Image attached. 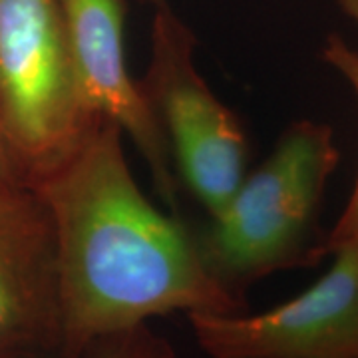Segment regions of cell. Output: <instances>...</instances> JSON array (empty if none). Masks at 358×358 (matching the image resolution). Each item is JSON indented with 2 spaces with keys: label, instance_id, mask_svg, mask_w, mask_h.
I'll use <instances>...</instances> for the list:
<instances>
[{
  "label": "cell",
  "instance_id": "obj_12",
  "mask_svg": "<svg viewBox=\"0 0 358 358\" xmlns=\"http://www.w3.org/2000/svg\"><path fill=\"white\" fill-rule=\"evenodd\" d=\"M141 2H145V4H152V6H159V4H164L166 0H141Z\"/></svg>",
  "mask_w": 358,
  "mask_h": 358
},
{
  "label": "cell",
  "instance_id": "obj_10",
  "mask_svg": "<svg viewBox=\"0 0 358 358\" xmlns=\"http://www.w3.org/2000/svg\"><path fill=\"white\" fill-rule=\"evenodd\" d=\"M10 183H20V181L14 176L10 157L6 152V143H4V136H2V128H0V187L10 185Z\"/></svg>",
  "mask_w": 358,
  "mask_h": 358
},
{
  "label": "cell",
  "instance_id": "obj_9",
  "mask_svg": "<svg viewBox=\"0 0 358 358\" xmlns=\"http://www.w3.org/2000/svg\"><path fill=\"white\" fill-rule=\"evenodd\" d=\"M84 358H176V350L166 336L140 324L122 333L98 338Z\"/></svg>",
  "mask_w": 358,
  "mask_h": 358
},
{
  "label": "cell",
  "instance_id": "obj_6",
  "mask_svg": "<svg viewBox=\"0 0 358 358\" xmlns=\"http://www.w3.org/2000/svg\"><path fill=\"white\" fill-rule=\"evenodd\" d=\"M82 96L138 148L164 201L176 207L179 183L162 128L126 60L124 0H60Z\"/></svg>",
  "mask_w": 358,
  "mask_h": 358
},
{
  "label": "cell",
  "instance_id": "obj_8",
  "mask_svg": "<svg viewBox=\"0 0 358 358\" xmlns=\"http://www.w3.org/2000/svg\"><path fill=\"white\" fill-rule=\"evenodd\" d=\"M320 58L350 86L358 102V48L338 34H329L320 48ZM333 243H348L358 249V173L346 207L329 233V245Z\"/></svg>",
  "mask_w": 358,
  "mask_h": 358
},
{
  "label": "cell",
  "instance_id": "obj_5",
  "mask_svg": "<svg viewBox=\"0 0 358 358\" xmlns=\"http://www.w3.org/2000/svg\"><path fill=\"white\" fill-rule=\"evenodd\" d=\"M324 275L263 313H195L193 336L209 358H358V249L329 245Z\"/></svg>",
  "mask_w": 358,
  "mask_h": 358
},
{
  "label": "cell",
  "instance_id": "obj_4",
  "mask_svg": "<svg viewBox=\"0 0 358 358\" xmlns=\"http://www.w3.org/2000/svg\"><path fill=\"white\" fill-rule=\"evenodd\" d=\"M195 48L189 24L167 2L155 6L140 84L167 141L178 183L211 215L247 176L249 143L239 117L197 70Z\"/></svg>",
  "mask_w": 358,
  "mask_h": 358
},
{
  "label": "cell",
  "instance_id": "obj_3",
  "mask_svg": "<svg viewBox=\"0 0 358 358\" xmlns=\"http://www.w3.org/2000/svg\"><path fill=\"white\" fill-rule=\"evenodd\" d=\"M100 120L78 84L60 0H0V128L16 179L38 183Z\"/></svg>",
  "mask_w": 358,
  "mask_h": 358
},
{
  "label": "cell",
  "instance_id": "obj_2",
  "mask_svg": "<svg viewBox=\"0 0 358 358\" xmlns=\"http://www.w3.org/2000/svg\"><path fill=\"white\" fill-rule=\"evenodd\" d=\"M338 162L329 124L303 117L285 128L227 203L193 227L203 263L219 285L243 301L253 282L329 255L320 211Z\"/></svg>",
  "mask_w": 358,
  "mask_h": 358
},
{
  "label": "cell",
  "instance_id": "obj_11",
  "mask_svg": "<svg viewBox=\"0 0 358 358\" xmlns=\"http://www.w3.org/2000/svg\"><path fill=\"white\" fill-rule=\"evenodd\" d=\"M334 4L352 24L358 26V0H334Z\"/></svg>",
  "mask_w": 358,
  "mask_h": 358
},
{
  "label": "cell",
  "instance_id": "obj_1",
  "mask_svg": "<svg viewBox=\"0 0 358 358\" xmlns=\"http://www.w3.org/2000/svg\"><path fill=\"white\" fill-rule=\"evenodd\" d=\"M30 187L54 233L60 358H84L98 338L171 313L243 310L209 273L193 227L141 192L112 122L100 120L62 166Z\"/></svg>",
  "mask_w": 358,
  "mask_h": 358
},
{
  "label": "cell",
  "instance_id": "obj_7",
  "mask_svg": "<svg viewBox=\"0 0 358 358\" xmlns=\"http://www.w3.org/2000/svg\"><path fill=\"white\" fill-rule=\"evenodd\" d=\"M56 247L32 187H0V358H60Z\"/></svg>",
  "mask_w": 358,
  "mask_h": 358
}]
</instances>
